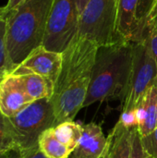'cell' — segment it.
Segmentation results:
<instances>
[{
  "label": "cell",
  "instance_id": "obj_27",
  "mask_svg": "<svg viewBox=\"0 0 157 158\" xmlns=\"http://www.w3.org/2000/svg\"><path fill=\"white\" fill-rule=\"evenodd\" d=\"M156 16H157V0H154L153 7H152V10H151V12H150V14H149L148 20H147V24H148L152 19H154Z\"/></svg>",
  "mask_w": 157,
  "mask_h": 158
},
{
  "label": "cell",
  "instance_id": "obj_12",
  "mask_svg": "<svg viewBox=\"0 0 157 158\" xmlns=\"http://www.w3.org/2000/svg\"><path fill=\"white\" fill-rule=\"evenodd\" d=\"M139 0L118 1V31L123 41L133 42L139 36L136 12Z\"/></svg>",
  "mask_w": 157,
  "mask_h": 158
},
{
  "label": "cell",
  "instance_id": "obj_2",
  "mask_svg": "<svg viewBox=\"0 0 157 158\" xmlns=\"http://www.w3.org/2000/svg\"><path fill=\"white\" fill-rule=\"evenodd\" d=\"M54 0H23L6 14V50L11 73L43 44Z\"/></svg>",
  "mask_w": 157,
  "mask_h": 158
},
{
  "label": "cell",
  "instance_id": "obj_4",
  "mask_svg": "<svg viewBox=\"0 0 157 158\" xmlns=\"http://www.w3.org/2000/svg\"><path fill=\"white\" fill-rule=\"evenodd\" d=\"M8 120L15 146L23 155L38 147L43 132L56 126L53 105L48 98L33 101Z\"/></svg>",
  "mask_w": 157,
  "mask_h": 158
},
{
  "label": "cell",
  "instance_id": "obj_25",
  "mask_svg": "<svg viewBox=\"0 0 157 158\" xmlns=\"http://www.w3.org/2000/svg\"><path fill=\"white\" fill-rule=\"evenodd\" d=\"M23 156H24V158H46L43 155V153L40 151L39 146L36 147L35 149L28 152L27 154H24Z\"/></svg>",
  "mask_w": 157,
  "mask_h": 158
},
{
  "label": "cell",
  "instance_id": "obj_11",
  "mask_svg": "<svg viewBox=\"0 0 157 158\" xmlns=\"http://www.w3.org/2000/svg\"><path fill=\"white\" fill-rule=\"evenodd\" d=\"M138 131L141 137L152 133L157 126V84L153 85L143 95L136 107Z\"/></svg>",
  "mask_w": 157,
  "mask_h": 158
},
{
  "label": "cell",
  "instance_id": "obj_24",
  "mask_svg": "<svg viewBox=\"0 0 157 158\" xmlns=\"http://www.w3.org/2000/svg\"><path fill=\"white\" fill-rule=\"evenodd\" d=\"M22 1H23V0H7L6 5L3 6L5 15L6 16V14H8L13 8H15V7H16L19 4H20Z\"/></svg>",
  "mask_w": 157,
  "mask_h": 158
},
{
  "label": "cell",
  "instance_id": "obj_1",
  "mask_svg": "<svg viewBox=\"0 0 157 158\" xmlns=\"http://www.w3.org/2000/svg\"><path fill=\"white\" fill-rule=\"evenodd\" d=\"M98 47L93 42L75 35L62 53L61 70L50 99L55 112L56 126L72 121L83 108Z\"/></svg>",
  "mask_w": 157,
  "mask_h": 158
},
{
  "label": "cell",
  "instance_id": "obj_3",
  "mask_svg": "<svg viewBox=\"0 0 157 158\" xmlns=\"http://www.w3.org/2000/svg\"><path fill=\"white\" fill-rule=\"evenodd\" d=\"M133 43L99 46L83 107L108 98L122 99L131 70Z\"/></svg>",
  "mask_w": 157,
  "mask_h": 158
},
{
  "label": "cell",
  "instance_id": "obj_10",
  "mask_svg": "<svg viewBox=\"0 0 157 158\" xmlns=\"http://www.w3.org/2000/svg\"><path fill=\"white\" fill-rule=\"evenodd\" d=\"M82 133L78 146L69 158H104L107 151L108 140L102 128L96 123L81 125Z\"/></svg>",
  "mask_w": 157,
  "mask_h": 158
},
{
  "label": "cell",
  "instance_id": "obj_18",
  "mask_svg": "<svg viewBox=\"0 0 157 158\" xmlns=\"http://www.w3.org/2000/svg\"><path fill=\"white\" fill-rule=\"evenodd\" d=\"M15 148L8 118L0 111V154H6Z\"/></svg>",
  "mask_w": 157,
  "mask_h": 158
},
{
  "label": "cell",
  "instance_id": "obj_29",
  "mask_svg": "<svg viewBox=\"0 0 157 158\" xmlns=\"http://www.w3.org/2000/svg\"><path fill=\"white\" fill-rule=\"evenodd\" d=\"M89 0H78V8H79V12H80V15L81 13L82 12V10L84 9L86 4L88 3Z\"/></svg>",
  "mask_w": 157,
  "mask_h": 158
},
{
  "label": "cell",
  "instance_id": "obj_15",
  "mask_svg": "<svg viewBox=\"0 0 157 158\" xmlns=\"http://www.w3.org/2000/svg\"><path fill=\"white\" fill-rule=\"evenodd\" d=\"M38 146L46 158H69L72 152L55 135L53 127L49 128L39 138Z\"/></svg>",
  "mask_w": 157,
  "mask_h": 158
},
{
  "label": "cell",
  "instance_id": "obj_20",
  "mask_svg": "<svg viewBox=\"0 0 157 158\" xmlns=\"http://www.w3.org/2000/svg\"><path fill=\"white\" fill-rule=\"evenodd\" d=\"M130 158H153L144 151L141 141V135L138 131L137 127L131 129Z\"/></svg>",
  "mask_w": 157,
  "mask_h": 158
},
{
  "label": "cell",
  "instance_id": "obj_23",
  "mask_svg": "<svg viewBox=\"0 0 157 158\" xmlns=\"http://www.w3.org/2000/svg\"><path fill=\"white\" fill-rule=\"evenodd\" d=\"M149 44H150L152 54L157 64V32L149 31Z\"/></svg>",
  "mask_w": 157,
  "mask_h": 158
},
{
  "label": "cell",
  "instance_id": "obj_9",
  "mask_svg": "<svg viewBox=\"0 0 157 158\" xmlns=\"http://www.w3.org/2000/svg\"><path fill=\"white\" fill-rule=\"evenodd\" d=\"M32 102L18 75H7L0 81V111L6 117L15 116Z\"/></svg>",
  "mask_w": 157,
  "mask_h": 158
},
{
  "label": "cell",
  "instance_id": "obj_17",
  "mask_svg": "<svg viewBox=\"0 0 157 158\" xmlns=\"http://www.w3.org/2000/svg\"><path fill=\"white\" fill-rule=\"evenodd\" d=\"M11 74L6 50V18L3 6L0 7V81Z\"/></svg>",
  "mask_w": 157,
  "mask_h": 158
},
{
  "label": "cell",
  "instance_id": "obj_21",
  "mask_svg": "<svg viewBox=\"0 0 157 158\" xmlns=\"http://www.w3.org/2000/svg\"><path fill=\"white\" fill-rule=\"evenodd\" d=\"M141 141L144 151L153 158H157V126L152 133L141 137Z\"/></svg>",
  "mask_w": 157,
  "mask_h": 158
},
{
  "label": "cell",
  "instance_id": "obj_8",
  "mask_svg": "<svg viewBox=\"0 0 157 158\" xmlns=\"http://www.w3.org/2000/svg\"><path fill=\"white\" fill-rule=\"evenodd\" d=\"M62 61V53L50 51L44 46L40 45L34 49L11 74L22 75L35 73L49 79L55 84L61 70Z\"/></svg>",
  "mask_w": 157,
  "mask_h": 158
},
{
  "label": "cell",
  "instance_id": "obj_13",
  "mask_svg": "<svg viewBox=\"0 0 157 158\" xmlns=\"http://www.w3.org/2000/svg\"><path fill=\"white\" fill-rule=\"evenodd\" d=\"M107 151L105 158H130L131 129L118 121L109 134Z\"/></svg>",
  "mask_w": 157,
  "mask_h": 158
},
{
  "label": "cell",
  "instance_id": "obj_7",
  "mask_svg": "<svg viewBox=\"0 0 157 158\" xmlns=\"http://www.w3.org/2000/svg\"><path fill=\"white\" fill-rule=\"evenodd\" d=\"M79 19L78 0H54L42 45L63 53L77 34Z\"/></svg>",
  "mask_w": 157,
  "mask_h": 158
},
{
  "label": "cell",
  "instance_id": "obj_22",
  "mask_svg": "<svg viewBox=\"0 0 157 158\" xmlns=\"http://www.w3.org/2000/svg\"><path fill=\"white\" fill-rule=\"evenodd\" d=\"M118 121L121 122L128 129L138 127V118H137L136 109H132L129 111H122Z\"/></svg>",
  "mask_w": 157,
  "mask_h": 158
},
{
  "label": "cell",
  "instance_id": "obj_30",
  "mask_svg": "<svg viewBox=\"0 0 157 158\" xmlns=\"http://www.w3.org/2000/svg\"><path fill=\"white\" fill-rule=\"evenodd\" d=\"M0 158H7V153L6 154H0Z\"/></svg>",
  "mask_w": 157,
  "mask_h": 158
},
{
  "label": "cell",
  "instance_id": "obj_16",
  "mask_svg": "<svg viewBox=\"0 0 157 158\" xmlns=\"http://www.w3.org/2000/svg\"><path fill=\"white\" fill-rule=\"evenodd\" d=\"M53 131L56 137L73 153L81 138V125L73 120L66 121L53 127Z\"/></svg>",
  "mask_w": 157,
  "mask_h": 158
},
{
  "label": "cell",
  "instance_id": "obj_26",
  "mask_svg": "<svg viewBox=\"0 0 157 158\" xmlns=\"http://www.w3.org/2000/svg\"><path fill=\"white\" fill-rule=\"evenodd\" d=\"M7 158H24V156L18 148H15L7 153Z\"/></svg>",
  "mask_w": 157,
  "mask_h": 158
},
{
  "label": "cell",
  "instance_id": "obj_31",
  "mask_svg": "<svg viewBox=\"0 0 157 158\" xmlns=\"http://www.w3.org/2000/svg\"><path fill=\"white\" fill-rule=\"evenodd\" d=\"M104 158H105V157H104Z\"/></svg>",
  "mask_w": 157,
  "mask_h": 158
},
{
  "label": "cell",
  "instance_id": "obj_6",
  "mask_svg": "<svg viewBox=\"0 0 157 158\" xmlns=\"http://www.w3.org/2000/svg\"><path fill=\"white\" fill-rule=\"evenodd\" d=\"M132 43V65L122 97V111L136 109L146 92L157 84V64L150 48L149 33Z\"/></svg>",
  "mask_w": 157,
  "mask_h": 158
},
{
  "label": "cell",
  "instance_id": "obj_28",
  "mask_svg": "<svg viewBox=\"0 0 157 158\" xmlns=\"http://www.w3.org/2000/svg\"><path fill=\"white\" fill-rule=\"evenodd\" d=\"M147 28L150 32H157V16L147 24Z\"/></svg>",
  "mask_w": 157,
  "mask_h": 158
},
{
  "label": "cell",
  "instance_id": "obj_5",
  "mask_svg": "<svg viewBox=\"0 0 157 158\" xmlns=\"http://www.w3.org/2000/svg\"><path fill=\"white\" fill-rule=\"evenodd\" d=\"M118 1L89 0L80 15L76 35L98 46L126 42L118 31Z\"/></svg>",
  "mask_w": 157,
  "mask_h": 158
},
{
  "label": "cell",
  "instance_id": "obj_14",
  "mask_svg": "<svg viewBox=\"0 0 157 158\" xmlns=\"http://www.w3.org/2000/svg\"><path fill=\"white\" fill-rule=\"evenodd\" d=\"M28 96L32 101L43 98L51 99L54 94L55 84L52 81L35 73L18 75Z\"/></svg>",
  "mask_w": 157,
  "mask_h": 158
},
{
  "label": "cell",
  "instance_id": "obj_19",
  "mask_svg": "<svg viewBox=\"0 0 157 158\" xmlns=\"http://www.w3.org/2000/svg\"><path fill=\"white\" fill-rule=\"evenodd\" d=\"M153 3L154 0H139L137 12H136L137 21L139 24V36L137 40L142 37V34L147 29V20L153 7Z\"/></svg>",
  "mask_w": 157,
  "mask_h": 158
}]
</instances>
